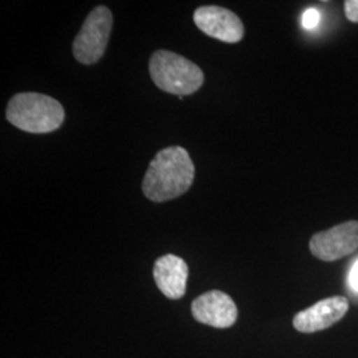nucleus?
Segmentation results:
<instances>
[{"label": "nucleus", "instance_id": "obj_1", "mask_svg": "<svg viewBox=\"0 0 358 358\" xmlns=\"http://www.w3.org/2000/svg\"><path fill=\"white\" fill-rule=\"evenodd\" d=\"M195 167L190 154L182 146L159 150L142 180L143 195L155 203L176 199L192 187Z\"/></svg>", "mask_w": 358, "mask_h": 358}, {"label": "nucleus", "instance_id": "obj_2", "mask_svg": "<svg viewBox=\"0 0 358 358\" xmlns=\"http://www.w3.org/2000/svg\"><path fill=\"white\" fill-rule=\"evenodd\" d=\"M6 117L13 127L32 134L51 133L64 122L63 105L53 97L24 92L17 93L8 101Z\"/></svg>", "mask_w": 358, "mask_h": 358}, {"label": "nucleus", "instance_id": "obj_3", "mask_svg": "<svg viewBox=\"0 0 358 358\" xmlns=\"http://www.w3.org/2000/svg\"><path fill=\"white\" fill-rule=\"evenodd\" d=\"M149 72L159 90L179 97L195 93L205 81V75L198 65L178 53L165 50L152 55Z\"/></svg>", "mask_w": 358, "mask_h": 358}, {"label": "nucleus", "instance_id": "obj_4", "mask_svg": "<svg viewBox=\"0 0 358 358\" xmlns=\"http://www.w3.org/2000/svg\"><path fill=\"white\" fill-rule=\"evenodd\" d=\"M113 28V15L105 6L96 7L87 16L73 40V56L78 63L92 65L105 53Z\"/></svg>", "mask_w": 358, "mask_h": 358}, {"label": "nucleus", "instance_id": "obj_5", "mask_svg": "<svg viewBox=\"0 0 358 358\" xmlns=\"http://www.w3.org/2000/svg\"><path fill=\"white\" fill-rule=\"evenodd\" d=\"M312 255L322 262H336L358 248V220H348L315 234L309 241Z\"/></svg>", "mask_w": 358, "mask_h": 358}, {"label": "nucleus", "instance_id": "obj_6", "mask_svg": "<svg viewBox=\"0 0 358 358\" xmlns=\"http://www.w3.org/2000/svg\"><path fill=\"white\" fill-rule=\"evenodd\" d=\"M194 23L207 36L224 43H239L244 36L243 22L224 7L203 6L196 8Z\"/></svg>", "mask_w": 358, "mask_h": 358}, {"label": "nucleus", "instance_id": "obj_7", "mask_svg": "<svg viewBox=\"0 0 358 358\" xmlns=\"http://www.w3.org/2000/svg\"><path fill=\"white\" fill-rule=\"evenodd\" d=\"M194 319L213 328H230L238 319V308L230 296L222 291H210L192 301Z\"/></svg>", "mask_w": 358, "mask_h": 358}, {"label": "nucleus", "instance_id": "obj_8", "mask_svg": "<svg viewBox=\"0 0 358 358\" xmlns=\"http://www.w3.org/2000/svg\"><path fill=\"white\" fill-rule=\"evenodd\" d=\"M349 309V301L344 296H332L324 299L299 312L294 319L296 331L313 333L331 328L341 320Z\"/></svg>", "mask_w": 358, "mask_h": 358}, {"label": "nucleus", "instance_id": "obj_9", "mask_svg": "<svg viewBox=\"0 0 358 358\" xmlns=\"http://www.w3.org/2000/svg\"><path fill=\"white\" fill-rule=\"evenodd\" d=\"M153 275L157 287L169 299L178 300L186 292L189 267L182 257L161 256L154 264Z\"/></svg>", "mask_w": 358, "mask_h": 358}, {"label": "nucleus", "instance_id": "obj_10", "mask_svg": "<svg viewBox=\"0 0 358 358\" xmlns=\"http://www.w3.org/2000/svg\"><path fill=\"white\" fill-rule=\"evenodd\" d=\"M320 22V13L316 8H308L306 13H303V26L307 29H312L317 27Z\"/></svg>", "mask_w": 358, "mask_h": 358}, {"label": "nucleus", "instance_id": "obj_11", "mask_svg": "<svg viewBox=\"0 0 358 358\" xmlns=\"http://www.w3.org/2000/svg\"><path fill=\"white\" fill-rule=\"evenodd\" d=\"M346 19L352 23H358V0H346L344 3Z\"/></svg>", "mask_w": 358, "mask_h": 358}, {"label": "nucleus", "instance_id": "obj_12", "mask_svg": "<svg viewBox=\"0 0 358 358\" xmlns=\"http://www.w3.org/2000/svg\"><path fill=\"white\" fill-rule=\"evenodd\" d=\"M349 282H350V285L353 287V289L358 291V260L353 264L352 269H350Z\"/></svg>", "mask_w": 358, "mask_h": 358}]
</instances>
